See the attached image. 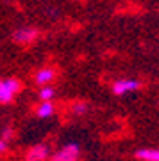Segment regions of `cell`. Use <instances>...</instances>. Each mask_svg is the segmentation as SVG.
<instances>
[{
    "label": "cell",
    "mask_w": 159,
    "mask_h": 161,
    "mask_svg": "<svg viewBox=\"0 0 159 161\" xmlns=\"http://www.w3.org/2000/svg\"><path fill=\"white\" fill-rule=\"evenodd\" d=\"M19 89V82L16 79H0V102L9 103Z\"/></svg>",
    "instance_id": "obj_1"
},
{
    "label": "cell",
    "mask_w": 159,
    "mask_h": 161,
    "mask_svg": "<svg viewBox=\"0 0 159 161\" xmlns=\"http://www.w3.org/2000/svg\"><path fill=\"white\" fill-rule=\"evenodd\" d=\"M77 158H79V147L75 144H68L60 153H56L51 158V161H75Z\"/></svg>",
    "instance_id": "obj_2"
},
{
    "label": "cell",
    "mask_w": 159,
    "mask_h": 161,
    "mask_svg": "<svg viewBox=\"0 0 159 161\" xmlns=\"http://www.w3.org/2000/svg\"><path fill=\"white\" fill-rule=\"evenodd\" d=\"M140 88V82L135 79H121L117 80V82H114V86H112V91L115 93V95H126V93H131L135 91V89Z\"/></svg>",
    "instance_id": "obj_3"
},
{
    "label": "cell",
    "mask_w": 159,
    "mask_h": 161,
    "mask_svg": "<svg viewBox=\"0 0 159 161\" xmlns=\"http://www.w3.org/2000/svg\"><path fill=\"white\" fill-rule=\"evenodd\" d=\"M35 37H37V30H33V28H18L16 32L12 33V40L19 42V44H28Z\"/></svg>",
    "instance_id": "obj_4"
},
{
    "label": "cell",
    "mask_w": 159,
    "mask_h": 161,
    "mask_svg": "<svg viewBox=\"0 0 159 161\" xmlns=\"http://www.w3.org/2000/svg\"><path fill=\"white\" fill-rule=\"evenodd\" d=\"M47 156H49V149L46 145H35L26 154V161H44Z\"/></svg>",
    "instance_id": "obj_5"
},
{
    "label": "cell",
    "mask_w": 159,
    "mask_h": 161,
    "mask_svg": "<svg viewBox=\"0 0 159 161\" xmlns=\"http://www.w3.org/2000/svg\"><path fill=\"white\" fill-rule=\"evenodd\" d=\"M52 79H54V70H51V69H42V70H39L37 75H35V80L39 84H47Z\"/></svg>",
    "instance_id": "obj_6"
},
{
    "label": "cell",
    "mask_w": 159,
    "mask_h": 161,
    "mask_svg": "<svg viewBox=\"0 0 159 161\" xmlns=\"http://www.w3.org/2000/svg\"><path fill=\"white\" fill-rule=\"evenodd\" d=\"M136 158L145 161H159V149H142L136 153Z\"/></svg>",
    "instance_id": "obj_7"
},
{
    "label": "cell",
    "mask_w": 159,
    "mask_h": 161,
    "mask_svg": "<svg viewBox=\"0 0 159 161\" xmlns=\"http://www.w3.org/2000/svg\"><path fill=\"white\" fill-rule=\"evenodd\" d=\"M52 112H54V105H52L49 100H42V103H40L39 109H37L39 117H49Z\"/></svg>",
    "instance_id": "obj_8"
},
{
    "label": "cell",
    "mask_w": 159,
    "mask_h": 161,
    "mask_svg": "<svg viewBox=\"0 0 159 161\" xmlns=\"http://www.w3.org/2000/svg\"><path fill=\"white\" fill-rule=\"evenodd\" d=\"M39 95H40L42 100H51V98L54 97V89H52V88H42Z\"/></svg>",
    "instance_id": "obj_9"
},
{
    "label": "cell",
    "mask_w": 159,
    "mask_h": 161,
    "mask_svg": "<svg viewBox=\"0 0 159 161\" xmlns=\"http://www.w3.org/2000/svg\"><path fill=\"white\" fill-rule=\"evenodd\" d=\"M86 109H88V107H86L84 103H77L75 107H74V112H77V114H82V112H86Z\"/></svg>",
    "instance_id": "obj_10"
},
{
    "label": "cell",
    "mask_w": 159,
    "mask_h": 161,
    "mask_svg": "<svg viewBox=\"0 0 159 161\" xmlns=\"http://www.w3.org/2000/svg\"><path fill=\"white\" fill-rule=\"evenodd\" d=\"M4 151H5V142L0 140V153H4Z\"/></svg>",
    "instance_id": "obj_11"
},
{
    "label": "cell",
    "mask_w": 159,
    "mask_h": 161,
    "mask_svg": "<svg viewBox=\"0 0 159 161\" xmlns=\"http://www.w3.org/2000/svg\"><path fill=\"white\" fill-rule=\"evenodd\" d=\"M4 137H5V138L11 137V130H5V131H4Z\"/></svg>",
    "instance_id": "obj_12"
}]
</instances>
